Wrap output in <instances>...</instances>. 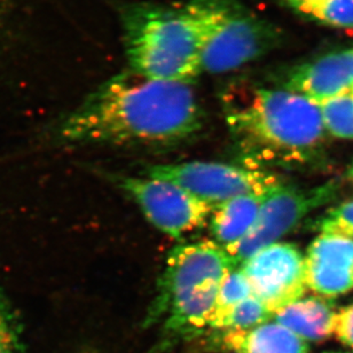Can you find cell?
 Instances as JSON below:
<instances>
[{
  "label": "cell",
  "instance_id": "1",
  "mask_svg": "<svg viewBox=\"0 0 353 353\" xmlns=\"http://www.w3.org/2000/svg\"><path fill=\"white\" fill-rule=\"evenodd\" d=\"M190 85L122 72L62 121L59 139L72 145L176 146L203 128V110Z\"/></svg>",
  "mask_w": 353,
  "mask_h": 353
},
{
  "label": "cell",
  "instance_id": "2",
  "mask_svg": "<svg viewBox=\"0 0 353 353\" xmlns=\"http://www.w3.org/2000/svg\"><path fill=\"white\" fill-rule=\"evenodd\" d=\"M221 105L249 167L302 163L323 143L320 105L295 92L233 83L223 92Z\"/></svg>",
  "mask_w": 353,
  "mask_h": 353
},
{
  "label": "cell",
  "instance_id": "3",
  "mask_svg": "<svg viewBox=\"0 0 353 353\" xmlns=\"http://www.w3.org/2000/svg\"><path fill=\"white\" fill-rule=\"evenodd\" d=\"M129 70L147 79L193 84L203 72L205 31L196 1L133 5L123 13Z\"/></svg>",
  "mask_w": 353,
  "mask_h": 353
},
{
  "label": "cell",
  "instance_id": "4",
  "mask_svg": "<svg viewBox=\"0 0 353 353\" xmlns=\"http://www.w3.org/2000/svg\"><path fill=\"white\" fill-rule=\"evenodd\" d=\"M203 20L202 69L225 74L266 54L279 41V31L233 0H195Z\"/></svg>",
  "mask_w": 353,
  "mask_h": 353
},
{
  "label": "cell",
  "instance_id": "5",
  "mask_svg": "<svg viewBox=\"0 0 353 353\" xmlns=\"http://www.w3.org/2000/svg\"><path fill=\"white\" fill-rule=\"evenodd\" d=\"M234 268L236 264L233 259L214 241L176 245L168 255L145 326L163 320L171 306L205 285L223 281Z\"/></svg>",
  "mask_w": 353,
  "mask_h": 353
},
{
  "label": "cell",
  "instance_id": "6",
  "mask_svg": "<svg viewBox=\"0 0 353 353\" xmlns=\"http://www.w3.org/2000/svg\"><path fill=\"white\" fill-rule=\"evenodd\" d=\"M143 174L178 185L214 208L241 195H265L280 185L274 174L259 168L200 161L154 164Z\"/></svg>",
  "mask_w": 353,
  "mask_h": 353
},
{
  "label": "cell",
  "instance_id": "7",
  "mask_svg": "<svg viewBox=\"0 0 353 353\" xmlns=\"http://www.w3.org/2000/svg\"><path fill=\"white\" fill-rule=\"evenodd\" d=\"M119 187L143 211L150 224L174 240L203 228L214 207L174 183L150 176L112 174Z\"/></svg>",
  "mask_w": 353,
  "mask_h": 353
},
{
  "label": "cell",
  "instance_id": "8",
  "mask_svg": "<svg viewBox=\"0 0 353 353\" xmlns=\"http://www.w3.org/2000/svg\"><path fill=\"white\" fill-rule=\"evenodd\" d=\"M335 186L327 183L314 188L274 187L265 195L259 217L248 234L228 255L236 266L292 231L306 214L333 197Z\"/></svg>",
  "mask_w": 353,
  "mask_h": 353
},
{
  "label": "cell",
  "instance_id": "9",
  "mask_svg": "<svg viewBox=\"0 0 353 353\" xmlns=\"http://www.w3.org/2000/svg\"><path fill=\"white\" fill-rule=\"evenodd\" d=\"M252 295L273 314L302 299L305 290V259L296 245L274 243L241 265Z\"/></svg>",
  "mask_w": 353,
  "mask_h": 353
},
{
  "label": "cell",
  "instance_id": "10",
  "mask_svg": "<svg viewBox=\"0 0 353 353\" xmlns=\"http://www.w3.org/2000/svg\"><path fill=\"white\" fill-rule=\"evenodd\" d=\"M306 287L320 295L345 294L353 288V240L323 233L313 241L305 259Z\"/></svg>",
  "mask_w": 353,
  "mask_h": 353
},
{
  "label": "cell",
  "instance_id": "11",
  "mask_svg": "<svg viewBox=\"0 0 353 353\" xmlns=\"http://www.w3.org/2000/svg\"><path fill=\"white\" fill-rule=\"evenodd\" d=\"M285 90L304 95L321 105L351 92L353 88V48L332 52L296 65L285 77Z\"/></svg>",
  "mask_w": 353,
  "mask_h": 353
},
{
  "label": "cell",
  "instance_id": "12",
  "mask_svg": "<svg viewBox=\"0 0 353 353\" xmlns=\"http://www.w3.org/2000/svg\"><path fill=\"white\" fill-rule=\"evenodd\" d=\"M265 195H241L214 207L210 217L214 242L231 252L255 224Z\"/></svg>",
  "mask_w": 353,
  "mask_h": 353
},
{
  "label": "cell",
  "instance_id": "13",
  "mask_svg": "<svg viewBox=\"0 0 353 353\" xmlns=\"http://www.w3.org/2000/svg\"><path fill=\"white\" fill-rule=\"evenodd\" d=\"M221 343L234 353H310L309 344L278 323L225 332Z\"/></svg>",
  "mask_w": 353,
  "mask_h": 353
},
{
  "label": "cell",
  "instance_id": "14",
  "mask_svg": "<svg viewBox=\"0 0 353 353\" xmlns=\"http://www.w3.org/2000/svg\"><path fill=\"white\" fill-rule=\"evenodd\" d=\"M332 303L323 297L299 299L275 313L276 323L304 341L321 342L333 334Z\"/></svg>",
  "mask_w": 353,
  "mask_h": 353
},
{
  "label": "cell",
  "instance_id": "15",
  "mask_svg": "<svg viewBox=\"0 0 353 353\" xmlns=\"http://www.w3.org/2000/svg\"><path fill=\"white\" fill-rule=\"evenodd\" d=\"M272 316L274 314L271 311H268L266 306L252 295L230 310L216 323L214 330H224V332L252 330L254 327L261 326L263 323H268V320L271 319Z\"/></svg>",
  "mask_w": 353,
  "mask_h": 353
},
{
  "label": "cell",
  "instance_id": "16",
  "mask_svg": "<svg viewBox=\"0 0 353 353\" xmlns=\"http://www.w3.org/2000/svg\"><path fill=\"white\" fill-rule=\"evenodd\" d=\"M252 296V287L248 279L241 268H234L230 272L221 282L218 288L217 301L214 316L211 319V330H214L216 323L239 303Z\"/></svg>",
  "mask_w": 353,
  "mask_h": 353
},
{
  "label": "cell",
  "instance_id": "17",
  "mask_svg": "<svg viewBox=\"0 0 353 353\" xmlns=\"http://www.w3.org/2000/svg\"><path fill=\"white\" fill-rule=\"evenodd\" d=\"M327 129L339 138L353 139V93L347 92L320 105Z\"/></svg>",
  "mask_w": 353,
  "mask_h": 353
},
{
  "label": "cell",
  "instance_id": "18",
  "mask_svg": "<svg viewBox=\"0 0 353 353\" xmlns=\"http://www.w3.org/2000/svg\"><path fill=\"white\" fill-rule=\"evenodd\" d=\"M306 17L330 27L353 31V0H320Z\"/></svg>",
  "mask_w": 353,
  "mask_h": 353
},
{
  "label": "cell",
  "instance_id": "19",
  "mask_svg": "<svg viewBox=\"0 0 353 353\" xmlns=\"http://www.w3.org/2000/svg\"><path fill=\"white\" fill-rule=\"evenodd\" d=\"M0 353H23L17 316L0 289Z\"/></svg>",
  "mask_w": 353,
  "mask_h": 353
},
{
  "label": "cell",
  "instance_id": "20",
  "mask_svg": "<svg viewBox=\"0 0 353 353\" xmlns=\"http://www.w3.org/2000/svg\"><path fill=\"white\" fill-rule=\"evenodd\" d=\"M319 228L327 234L353 236V201L330 211L320 221Z\"/></svg>",
  "mask_w": 353,
  "mask_h": 353
},
{
  "label": "cell",
  "instance_id": "21",
  "mask_svg": "<svg viewBox=\"0 0 353 353\" xmlns=\"http://www.w3.org/2000/svg\"><path fill=\"white\" fill-rule=\"evenodd\" d=\"M333 334L341 343L353 350V305L347 306L335 314Z\"/></svg>",
  "mask_w": 353,
  "mask_h": 353
},
{
  "label": "cell",
  "instance_id": "22",
  "mask_svg": "<svg viewBox=\"0 0 353 353\" xmlns=\"http://www.w3.org/2000/svg\"><path fill=\"white\" fill-rule=\"evenodd\" d=\"M282 1L289 8H292V10H296L297 13L303 14L306 17V14L309 13L310 10H312L313 7L316 6L320 0H282Z\"/></svg>",
  "mask_w": 353,
  "mask_h": 353
},
{
  "label": "cell",
  "instance_id": "23",
  "mask_svg": "<svg viewBox=\"0 0 353 353\" xmlns=\"http://www.w3.org/2000/svg\"><path fill=\"white\" fill-rule=\"evenodd\" d=\"M325 353H347V352H343V351H327V352Z\"/></svg>",
  "mask_w": 353,
  "mask_h": 353
},
{
  "label": "cell",
  "instance_id": "24",
  "mask_svg": "<svg viewBox=\"0 0 353 353\" xmlns=\"http://www.w3.org/2000/svg\"><path fill=\"white\" fill-rule=\"evenodd\" d=\"M351 176L353 178V165L352 168H351Z\"/></svg>",
  "mask_w": 353,
  "mask_h": 353
},
{
  "label": "cell",
  "instance_id": "25",
  "mask_svg": "<svg viewBox=\"0 0 353 353\" xmlns=\"http://www.w3.org/2000/svg\"><path fill=\"white\" fill-rule=\"evenodd\" d=\"M351 92H352V93H353V88H352V90H351Z\"/></svg>",
  "mask_w": 353,
  "mask_h": 353
}]
</instances>
